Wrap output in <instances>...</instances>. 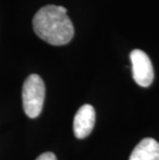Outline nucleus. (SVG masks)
I'll list each match as a JSON object with an SVG mask.
<instances>
[{"mask_svg":"<svg viewBox=\"0 0 159 160\" xmlns=\"http://www.w3.org/2000/svg\"><path fill=\"white\" fill-rule=\"evenodd\" d=\"M46 87L42 79L37 74H30L23 84V108L29 118L34 119L42 113L45 101Z\"/></svg>","mask_w":159,"mask_h":160,"instance_id":"f03ea898","label":"nucleus"},{"mask_svg":"<svg viewBox=\"0 0 159 160\" xmlns=\"http://www.w3.org/2000/svg\"><path fill=\"white\" fill-rule=\"evenodd\" d=\"M130 60L135 83L142 87H149L154 80V69L150 58L144 51L133 50L130 53Z\"/></svg>","mask_w":159,"mask_h":160,"instance_id":"7ed1b4c3","label":"nucleus"},{"mask_svg":"<svg viewBox=\"0 0 159 160\" xmlns=\"http://www.w3.org/2000/svg\"><path fill=\"white\" fill-rule=\"evenodd\" d=\"M129 160H159V144L154 138H144L131 153Z\"/></svg>","mask_w":159,"mask_h":160,"instance_id":"39448f33","label":"nucleus"},{"mask_svg":"<svg viewBox=\"0 0 159 160\" xmlns=\"http://www.w3.org/2000/svg\"><path fill=\"white\" fill-rule=\"evenodd\" d=\"M36 160H57L56 156L52 152H45L42 155H39Z\"/></svg>","mask_w":159,"mask_h":160,"instance_id":"423d86ee","label":"nucleus"},{"mask_svg":"<svg viewBox=\"0 0 159 160\" xmlns=\"http://www.w3.org/2000/svg\"><path fill=\"white\" fill-rule=\"evenodd\" d=\"M95 124V110L91 104L79 108L73 119V133L77 138H85L93 130Z\"/></svg>","mask_w":159,"mask_h":160,"instance_id":"20e7f679","label":"nucleus"},{"mask_svg":"<svg viewBox=\"0 0 159 160\" xmlns=\"http://www.w3.org/2000/svg\"><path fill=\"white\" fill-rule=\"evenodd\" d=\"M36 35L52 46H64L72 39L74 29L67 9L59 5H46L32 21Z\"/></svg>","mask_w":159,"mask_h":160,"instance_id":"f257e3e1","label":"nucleus"}]
</instances>
